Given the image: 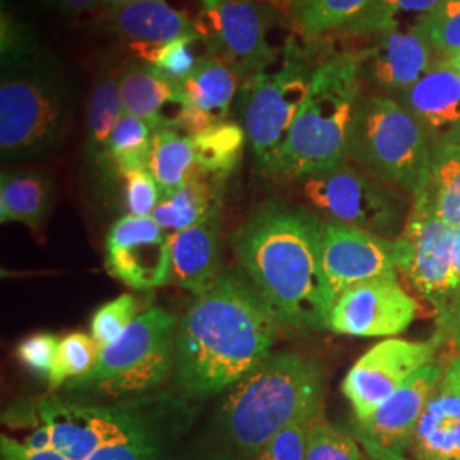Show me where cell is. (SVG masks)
<instances>
[{"label": "cell", "mask_w": 460, "mask_h": 460, "mask_svg": "<svg viewBox=\"0 0 460 460\" xmlns=\"http://www.w3.org/2000/svg\"><path fill=\"white\" fill-rule=\"evenodd\" d=\"M348 161L414 198L429 182L431 144L420 123L394 98L365 96L353 116Z\"/></svg>", "instance_id": "52a82bcc"}, {"label": "cell", "mask_w": 460, "mask_h": 460, "mask_svg": "<svg viewBox=\"0 0 460 460\" xmlns=\"http://www.w3.org/2000/svg\"><path fill=\"white\" fill-rule=\"evenodd\" d=\"M197 41H199L198 34L182 36L163 47L147 49L140 57L172 83L182 84L195 72L201 60L193 49Z\"/></svg>", "instance_id": "8d00e7d4"}, {"label": "cell", "mask_w": 460, "mask_h": 460, "mask_svg": "<svg viewBox=\"0 0 460 460\" xmlns=\"http://www.w3.org/2000/svg\"><path fill=\"white\" fill-rule=\"evenodd\" d=\"M68 87L60 62L47 51L2 66L0 154L4 161L49 155L66 135Z\"/></svg>", "instance_id": "8992f818"}, {"label": "cell", "mask_w": 460, "mask_h": 460, "mask_svg": "<svg viewBox=\"0 0 460 460\" xmlns=\"http://www.w3.org/2000/svg\"><path fill=\"white\" fill-rule=\"evenodd\" d=\"M224 2H229V0H201L203 7H215L218 4H224Z\"/></svg>", "instance_id": "db71d44e"}, {"label": "cell", "mask_w": 460, "mask_h": 460, "mask_svg": "<svg viewBox=\"0 0 460 460\" xmlns=\"http://www.w3.org/2000/svg\"><path fill=\"white\" fill-rule=\"evenodd\" d=\"M178 319L163 307L140 314L111 345L99 349L98 362L66 385L74 393L123 397L150 393L164 384L176 358Z\"/></svg>", "instance_id": "ba28073f"}, {"label": "cell", "mask_w": 460, "mask_h": 460, "mask_svg": "<svg viewBox=\"0 0 460 460\" xmlns=\"http://www.w3.org/2000/svg\"><path fill=\"white\" fill-rule=\"evenodd\" d=\"M148 171L159 184L163 197L180 188L197 171L193 138L174 128L152 133Z\"/></svg>", "instance_id": "f1b7e54d"}, {"label": "cell", "mask_w": 460, "mask_h": 460, "mask_svg": "<svg viewBox=\"0 0 460 460\" xmlns=\"http://www.w3.org/2000/svg\"><path fill=\"white\" fill-rule=\"evenodd\" d=\"M438 348L435 338L428 341L387 338L365 351L341 384L357 423L368 420L420 370L435 363Z\"/></svg>", "instance_id": "7c38bea8"}, {"label": "cell", "mask_w": 460, "mask_h": 460, "mask_svg": "<svg viewBox=\"0 0 460 460\" xmlns=\"http://www.w3.org/2000/svg\"><path fill=\"white\" fill-rule=\"evenodd\" d=\"M218 121L220 119L215 118L214 115H210V113H207L203 110H198L195 106H188L184 110V113H182L176 130H180L186 137L193 138V137H198V135L207 132L208 128H212Z\"/></svg>", "instance_id": "bcb514c9"}, {"label": "cell", "mask_w": 460, "mask_h": 460, "mask_svg": "<svg viewBox=\"0 0 460 460\" xmlns=\"http://www.w3.org/2000/svg\"><path fill=\"white\" fill-rule=\"evenodd\" d=\"M437 58H450L460 51V0H442L420 24Z\"/></svg>", "instance_id": "d590c367"}, {"label": "cell", "mask_w": 460, "mask_h": 460, "mask_svg": "<svg viewBox=\"0 0 460 460\" xmlns=\"http://www.w3.org/2000/svg\"><path fill=\"white\" fill-rule=\"evenodd\" d=\"M442 0H372L340 31L346 36L370 38L394 30H412L435 11Z\"/></svg>", "instance_id": "83f0119b"}, {"label": "cell", "mask_w": 460, "mask_h": 460, "mask_svg": "<svg viewBox=\"0 0 460 460\" xmlns=\"http://www.w3.org/2000/svg\"><path fill=\"white\" fill-rule=\"evenodd\" d=\"M137 0H99V5L106 7L108 11H113V9H119V7H125L128 4H133Z\"/></svg>", "instance_id": "816d5d0a"}, {"label": "cell", "mask_w": 460, "mask_h": 460, "mask_svg": "<svg viewBox=\"0 0 460 460\" xmlns=\"http://www.w3.org/2000/svg\"><path fill=\"white\" fill-rule=\"evenodd\" d=\"M281 328L263 296L220 275L197 296L176 331V378L195 397L220 394L271 355Z\"/></svg>", "instance_id": "7a4b0ae2"}, {"label": "cell", "mask_w": 460, "mask_h": 460, "mask_svg": "<svg viewBox=\"0 0 460 460\" xmlns=\"http://www.w3.org/2000/svg\"><path fill=\"white\" fill-rule=\"evenodd\" d=\"M0 460H68L55 450H33L13 437H0Z\"/></svg>", "instance_id": "f6af8a7d"}, {"label": "cell", "mask_w": 460, "mask_h": 460, "mask_svg": "<svg viewBox=\"0 0 460 460\" xmlns=\"http://www.w3.org/2000/svg\"><path fill=\"white\" fill-rule=\"evenodd\" d=\"M444 368L440 363H429L391 395L368 420L358 423L362 442L404 456Z\"/></svg>", "instance_id": "d6986e66"}, {"label": "cell", "mask_w": 460, "mask_h": 460, "mask_svg": "<svg viewBox=\"0 0 460 460\" xmlns=\"http://www.w3.org/2000/svg\"><path fill=\"white\" fill-rule=\"evenodd\" d=\"M418 302L397 277L367 279L336 298L329 313L328 329L358 338H395L411 326Z\"/></svg>", "instance_id": "9a60e30c"}, {"label": "cell", "mask_w": 460, "mask_h": 460, "mask_svg": "<svg viewBox=\"0 0 460 460\" xmlns=\"http://www.w3.org/2000/svg\"><path fill=\"white\" fill-rule=\"evenodd\" d=\"M138 315V302L130 294L116 296L101 305L91 321V336L99 349L116 341Z\"/></svg>", "instance_id": "74e56055"}, {"label": "cell", "mask_w": 460, "mask_h": 460, "mask_svg": "<svg viewBox=\"0 0 460 460\" xmlns=\"http://www.w3.org/2000/svg\"><path fill=\"white\" fill-rule=\"evenodd\" d=\"M323 224L307 208L271 199L232 235L237 261L281 326L328 329L332 305L323 271Z\"/></svg>", "instance_id": "6da1fadb"}, {"label": "cell", "mask_w": 460, "mask_h": 460, "mask_svg": "<svg viewBox=\"0 0 460 460\" xmlns=\"http://www.w3.org/2000/svg\"><path fill=\"white\" fill-rule=\"evenodd\" d=\"M428 190L437 215L452 227L460 226V144L431 147Z\"/></svg>", "instance_id": "1f68e13d"}, {"label": "cell", "mask_w": 460, "mask_h": 460, "mask_svg": "<svg viewBox=\"0 0 460 460\" xmlns=\"http://www.w3.org/2000/svg\"><path fill=\"white\" fill-rule=\"evenodd\" d=\"M152 133V128L144 119L125 113L108 140L101 163L108 165L118 178L133 171L148 169Z\"/></svg>", "instance_id": "4dcf8cb0"}, {"label": "cell", "mask_w": 460, "mask_h": 460, "mask_svg": "<svg viewBox=\"0 0 460 460\" xmlns=\"http://www.w3.org/2000/svg\"><path fill=\"white\" fill-rule=\"evenodd\" d=\"M302 198L326 222L399 239L410 210L404 201L362 169L345 164L298 180Z\"/></svg>", "instance_id": "30bf717a"}, {"label": "cell", "mask_w": 460, "mask_h": 460, "mask_svg": "<svg viewBox=\"0 0 460 460\" xmlns=\"http://www.w3.org/2000/svg\"><path fill=\"white\" fill-rule=\"evenodd\" d=\"M119 93L125 113L144 119L152 132L176 130L190 106L181 85L144 60H132L119 70Z\"/></svg>", "instance_id": "44dd1931"}, {"label": "cell", "mask_w": 460, "mask_h": 460, "mask_svg": "<svg viewBox=\"0 0 460 460\" xmlns=\"http://www.w3.org/2000/svg\"><path fill=\"white\" fill-rule=\"evenodd\" d=\"M41 49L33 26L28 24L16 11L2 2L0 13V60L2 66L24 62L38 57Z\"/></svg>", "instance_id": "e575fe53"}, {"label": "cell", "mask_w": 460, "mask_h": 460, "mask_svg": "<svg viewBox=\"0 0 460 460\" xmlns=\"http://www.w3.org/2000/svg\"><path fill=\"white\" fill-rule=\"evenodd\" d=\"M326 377L319 363L294 351L271 353L227 389L218 420L237 454L252 460L277 433L323 418Z\"/></svg>", "instance_id": "3957f363"}, {"label": "cell", "mask_w": 460, "mask_h": 460, "mask_svg": "<svg viewBox=\"0 0 460 460\" xmlns=\"http://www.w3.org/2000/svg\"><path fill=\"white\" fill-rule=\"evenodd\" d=\"M401 239L408 247L402 273L435 311L440 309L457 290L459 279L454 266V227L435 212L428 186L412 198Z\"/></svg>", "instance_id": "4fadbf2b"}, {"label": "cell", "mask_w": 460, "mask_h": 460, "mask_svg": "<svg viewBox=\"0 0 460 460\" xmlns=\"http://www.w3.org/2000/svg\"><path fill=\"white\" fill-rule=\"evenodd\" d=\"M394 99L420 123L431 147L460 144V75L448 58H435L427 74Z\"/></svg>", "instance_id": "ac0fdd59"}, {"label": "cell", "mask_w": 460, "mask_h": 460, "mask_svg": "<svg viewBox=\"0 0 460 460\" xmlns=\"http://www.w3.org/2000/svg\"><path fill=\"white\" fill-rule=\"evenodd\" d=\"M106 26L128 41L140 55L182 36L198 34L195 24L165 0H137L108 11Z\"/></svg>", "instance_id": "7402d4cb"}, {"label": "cell", "mask_w": 460, "mask_h": 460, "mask_svg": "<svg viewBox=\"0 0 460 460\" xmlns=\"http://www.w3.org/2000/svg\"><path fill=\"white\" fill-rule=\"evenodd\" d=\"M311 423H296L281 429L252 460H305Z\"/></svg>", "instance_id": "b9f144b4"}, {"label": "cell", "mask_w": 460, "mask_h": 460, "mask_svg": "<svg viewBox=\"0 0 460 460\" xmlns=\"http://www.w3.org/2000/svg\"><path fill=\"white\" fill-rule=\"evenodd\" d=\"M99 348L93 336L85 332H70L58 343L57 360L49 374V389H60L66 380H75L89 374L98 362Z\"/></svg>", "instance_id": "836d02e7"}, {"label": "cell", "mask_w": 460, "mask_h": 460, "mask_svg": "<svg viewBox=\"0 0 460 460\" xmlns=\"http://www.w3.org/2000/svg\"><path fill=\"white\" fill-rule=\"evenodd\" d=\"M319 66L313 49L290 36L279 60L244 84L243 127L264 172L285 146Z\"/></svg>", "instance_id": "9c48e42d"}, {"label": "cell", "mask_w": 460, "mask_h": 460, "mask_svg": "<svg viewBox=\"0 0 460 460\" xmlns=\"http://www.w3.org/2000/svg\"><path fill=\"white\" fill-rule=\"evenodd\" d=\"M55 199V182L34 169H4L0 176V220L40 230Z\"/></svg>", "instance_id": "cb8c5ba5"}, {"label": "cell", "mask_w": 460, "mask_h": 460, "mask_svg": "<svg viewBox=\"0 0 460 460\" xmlns=\"http://www.w3.org/2000/svg\"><path fill=\"white\" fill-rule=\"evenodd\" d=\"M408 260L406 243L334 222L323 224V271L329 302L367 279L397 277Z\"/></svg>", "instance_id": "5bb4252c"}, {"label": "cell", "mask_w": 460, "mask_h": 460, "mask_svg": "<svg viewBox=\"0 0 460 460\" xmlns=\"http://www.w3.org/2000/svg\"><path fill=\"white\" fill-rule=\"evenodd\" d=\"M435 326L433 338L438 345L452 343L460 348V285L445 305L435 311Z\"/></svg>", "instance_id": "7bdbcfd3"}, {"label": "cell", "mask_w": 460, "mask_h": 460, "mask_svg": "<svg viewBox=\"0 0 460 460\" xmlns=\"http://www.w3.org/2000/svg\"><path fill=\"white\" fill-rule=\"evenodd\" d=\"M279 26V11L263 0H229L205 7L195 22L208 55L224 60L244 81L281 57L287 43H273Z\"/></svg>", "instance_id": "8fae6325"}, {"label": "cell", "mask_w": 460, "mask_h": 460, "mask_svg": "<svg viewBox=\"0 0 460 460\" xmlns=\"http://www.w3.org/2000/svg\"><path fill=\"white\" fill-rule=\"evenodd\" d=\"M64 14H81L99 5V0H45Z\"/></svg>", "instance_id": "7dc6e473"}, {"label": "cell", "mask_w": 460, "mask_h": 460, "mask_svg": "<svg viewBox=\"0 0 460 460\" xmlns=\"http://www.w3.org/2000/svg\"><path fill=\"white\" fill-rule=\"evenodd\" d=\"M246 138L244 127L234 121H218L207 132L193 137L197 169L226 180L241 163Z\"/></svg>", "instance_id": "f546056e"}, {"label": "cell", "mask_w": 460, "mask_h": 460, "mask_svg": "<svg viewBox=\"0 0 460 460\" xmlns=\"http://www.w3.org/2000/svg\"><path fill=\"white\" fill-rule=\"evenodd\" d=\"M125 184V207L128 215L135 217H152L155 208L159 207L163 193L159 184L154 180L148 169L133 171L121 176Z\"/></svg>", "instance_id": "ab89813d"}, {"label": "cell", "mask_w": 460, "mask_h": 460, "mask_svg": "<svg viewBox=\"0 0 460 460\" xmlns=\"http://www.w3.org/2000/svg\"><path fill=\"white\" fill-rule=\"evenodd\" d=\"M305 460H365V456L355 438L321 418L311 425Z\"/></svg>", "instance_id": "f35d334b"}, {"label": "cell", "mask_w": 460, "mask_h": 460, "mask_svg": "<svg viewBox=\"0 0 460 460\" xmlns=\"http://www.w3.org/2000/svg\"><path fill=\"white\" fill-rule=\"evenodd\" d=\"M370 45L353 53L362 83L384 93L397 94L420 81L431 64L435 51L420 28L394 30L370 36Z\"/></svg>", "instance_id": "e0dca14e"}, {"label": "cell", "mask_w": 460, "mask_h": 460, "mask_svg": "<svg viewBox=\"0 0 460 460\" xmlns=\"http://www.w3.org/2000/svg\"><path fill=\"white\" fill-rule=\"evenodd\" d=\"M205 460H249L246 457H243L241 454H237V452H217V454H212V456H208Z\"/></svg>", "instance_id": "f907efd6"}, {"label": "cell", "mask_w": 460, "mask_h": 460, "mask_svg": "<svg viewBox=\"0 0 460 460\" xmlns=\"http://www.w3.org/2000/svg\"><path fill=\"white\" fill-rule=\"evenodd\" d=\"M362 444L365 452H367L365 460H408L404 456H397L394 452L378 448L376 445L367 444V442H362Z\"/></svg>", "instance_id": "c3c4849f"}, {"label": "cell", "mask_w": 460, "mask_h": 460, "mask_svg": "<svg viewBox=\"0 0 460 460\" xmlns=\"http://www.w3.org/2000/svg\"><path fill=\"white\" fill-rule=\"evenodd\" d=\"M372 0H292L290 17L305 40L341 30L358 16Z\"/></svg>", "instance_id": "d6a6232c"}, {"label": "cell", "mask_w": 460, "mask_h": 460, "mask_svg": "<svg viewBox=\"0 0 460 460\" xmlns=\"http://www.w3.org/2000/svg\"><path fill=\"white\" fill-rule=\"evenodd\" d=\"M87 460H181L178 459L169 445H119L99 450Z\"/></svg>", "instance_id": "ee69618b"}, {"label": "cell", "mask_w": 460, "mask_h": 460, "mask_svg": "<svg viewBox=\"0 0 460 460\" xmlns=\"http://www.w3.org/2000/svg\"><path fill=\"white\" fill-rule=\"evenodd\" d=\"M106 268L133 290L164 287L172 281L169 234L152 217H121L106 235Z\"/></svg>", "instance_id": "2e32d148"}, {"label": "cell", "mask_w": 460, "mask_h": 460, "mask_svg": "<svg viewBox=\"0 0 460 460\" xmlns=\"http://www.w3.org/2000/svg\"><path fill=\"white\" fill-rule=\"evenodd\" d=\"M448 60H450V64H452V66H454V68H456V70H457V72H459V75H460V51H459V53H457V55H454V57H450V58H448Z\"/></svg>", "instance_id": "f5cc1de1"}, {"label": "cell", "mask_w": 460, "mask_h": 460, "mask_svg": "<svg viewBox=\"0 0 460 460\" xmlns=\"http://www.w3.org/2000/svg\"><path fill=\"white\" fill-rule=\"evenodd\" d=\"M408 450L412 460H460V357L445 367Z\"/></svg>", "instance_id": "ffe728a7"}, {"label": "cell", "mask_w": 460, "mask_h": 460, "mask_svg": "<svg viewBox=\"0 0 460 460\" xmlns=\"http://www.w3.org/2000/svg\"><path fill=\"white\" fill-rule=\"evenodd\" d=\"M454 266L460 285V226L454 227Z\"/></svg>", "instance_id": "681fc988"}, {"label": "cell", "mask_w": 460, "mask_h": 460, "mask_svg": "<svg viewBox=\"0 0 460 460\" xmlns=\"http://www.w3.org/2000/svg\"><path fill=\"white\" fill-rule=\"evenodd\" d=\"M60 340L51 332H34L19 341L16 348L17 360L24 368L38 377L49 378L57 360Z\"/></svg>", "instance_id": "60d3db41"}, {"label": "cell", "mask_w": 460, "mask_h": 460, "mask_svg": "<svg viewBox=\"0 0 460 460\" xmlns=\"http://www.w3.org/2000/svg\"><path fill=\"white\" fill-rule=\"evenodd\" d=\"M224 181L197 169L180 188L163 197L152 218L169 235L195 227L222 210Z\"/></svg>", "instance_id": "d4e9b609"}, {"label": "cell", "mask_w": 460, "mask_h": 460, "mask_svg": "<svg viewBox=\"0 0 460 460\" xmlns=\"http://www.w3.org/2000/svg\"><path fill=\"white\" fill-rule=\"evenodd\" d=\"M353 53L332 55L314 74L307 99L266 174L294 180L348 163V140L362 98Z\"/></svg>", "instance_id": "5b68a950"}, {"label": "cell", "mask_w": 460, "mask_h": 460, "mask_svg": "<svg viewBox=\"0 0 460 460\" xmlns=\"http://www.w3.org/2000/svg\"><path fill=\"white\" fill-rule=\"evenodd\" d=\"M123 115L119 70L108 66L99 68L85 111V154L91 161H102L108 140Z\"/></svg>", "instance_id": "484cf974"}, {"label": "cell", "mask_w": 460, "mask_h": 460, "mask_svg": "<svg viewBox=\"0 0 460 460\" xmlns=\"http://www.w3.org/2000/svg\"><path fill=\"white\" fill-rule=\"evenodd\" d=\"M5 418L19 425H41L51 450L68 460H87L110 447L171 445V438L184 429L186 410L176 401L152 397L116 404L47 397L28 408L19 404Z\"/></svg>", "instance_id": "277c9868"}, {"label": "cell", "mask_w": 460, "mask_h": 460, "mask_svg": "<svg viewBox=\"0 0 460 460\" xmlns=\"http://www.w3.org/2000/svg\"><path fill=\"white\" fill-rule=\"evenodd\" d=\"M220 212L195 227L169 235L172 281L195 296L207 292L218 279Z\"/></svg>", "instance_id": "603a6c76"}, {"label": "cell", "mask_w": 460, "mask_h": 460, "mask_svg": "<svg viewBox=\"0 0 460 460\" xmlns=\"http://www.w3.org/2000/svg\"><path fill=\"white\" fill-rule=\"evenodd\" d=\"M239 79L237 72L224 60L214 55H203L195 72L180 85L190 106L224 121L237 94Z\"/></svg>", "instance_id": "4316f807"}]
</instances>
